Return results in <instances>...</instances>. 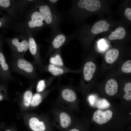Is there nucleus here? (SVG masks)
<instances>
[{"label": "nucleus", "mask_w": 131, "mask_h": 131, "mask_svg": "<svg viewBox=\"0 0 131 131\" xmlns=\"http://www.w3.org/2000/svg\"><path fill=\"white\" fill-rule=\"evenodd\" d=\"M32 5L43 16L46 26L55 31L60 28L64 16L57 7L51 6L44 0H35Z\"/></svg>", "instance_id": "nucleus-1"}, {"label": "nucleus", "mask_w": 131, "mask_h": 131, "mask_svg": "<svg viewBox=\"0 0 131 131\" xmlns=\"http://www.w3.org/2000/svg\"><path fill=\"white\" fill-rule=\"evenodd\" d=\"M31 5L24 21L14 25L15 30L21 34H25L26 31H29L33 35L46 26L42 16Z\"/></svg>", "instance_id": "nucleus-2"}, {"label": "nucleus", "mask_w": 131, "mask_h": 131, "mask_svg": "<svg viewBox=\"0 0 131 131\" xmlns=\"http://www.w3.org/2000/svg\"><path fill=\"white\" fill-rule=\"evenodd\" d=\"M9 64L11 71L20 74L32 81L39 79L35 63L26 60L24 57L12 55Z\"/></svg>", "instance_id": "nucleus-3"}, {"label": "nucleus", "mask_w": 131, "mask_h": 131, "mask_svg": "<svg viewBox=\"0 0 131 131\" xmlns=\"http://www.w3.org/2000/svg\"><path fill=\"white\" fill-rule=\"evenodd\" d=\"M59 91L57 97L53 101L52 105L73 112L75 110L77 97L72 84L57 87Z\"/></svg>", "instance_id": "nucleus-4"}, {"label": "nucleus", "mask_w": 131, "mask_h": 131, "mask_svg": "<svg viewBox=\"0 0 131 131\" xmlns=\"http://www.w3.org/2000/svg\"><path fill=\"white\" fill-rule=\"evenodd\" d=\"M51 111L53 116L52 121L53 126L61 131H66L75 123V120L73 112L51 105Z\"/></svg>", "instance_id": "nucleus-5"}, {"label": "nucleus", "mask_w": 131, "mask_h": 131, "mask_svg": "<svg viewBox=\"0 0 131 131\" xmlns=\"http://www.w3.org/2000/svg\"><path fill=\"white\" fill-rule=\"evenodd\" d=\"M34 0H0V8L6 11L12 19L22 15L27 7L32 4Z\"/></svg>", "instance_id": "nucleus-6"}, {"label": "nucleus", "mask_w": 131, "mask_h": 131, "mask_svg": "<svg viewBox=\"0 0 131 131\" xmlns=\"http://www.w3.org/2000/svg\"><path fill=\"white\" fill-rule=\"evenodd\" d=\"M72 39L71 34L66 35L61 31L60 28L55 31L51 30L49 37L46 40L48 43L49 47L44 60H45L54 51L62 48Z\"/></svg>", "instance_id": "nucleus-7"}, {"label": "nucleus", "mask_w": 131, "mask_h": 131, "mask_svg": "<svg viewBox=\"0 0 131 131\" xmlns=\"http://www.w3.org/2000/svg\"><path fill=\"white\" fill-rule=\"evenodd\" d=\"M4 40L8 45L13 56L24 57L28 49V37L26 33L6 38Z\"/></svg>", "instance_id": "nucleus-8"}, {"label": "nucleus", "mask_w": 131, "mask_h": 131, "mask_svg": "<svg viewBox=\"0 0 131 131\" xmlns=\"http://www.w3.org/2000/svg\"><path fill=\"white\" fill-rule=\"evenodd\" d=\"M25 33L27 35L28 37V49L34 59V62L37 66V68L40 72H41L44 65L41 59L40 53L41 45L37 42L29 31H26Z\"/></svg>", "instance_id": "nucleus-9"}, {"label": "nucleus", "mask_w": 131, "mask_h": 131, "mask_svg": "<svg viewBox=\"0 0 131 131\" xmlns=\"http://www.w3.org/2000/svg\"><path fill=\"white\" fill-rule=\"evenodd\" d=\"M96 66L93 61L87 59L84 63L81 73L82 74L80 86L83 88L92 79L96 69Z\"/></svg>", "instance_id": "nucleus-10"}, {"label": "nucleus", "mask_w": 131, "mask_h": 131, "mask_svg": "<svg viewBox=\"0 0 131 131\" xmlns=\"http://www.w3.org/2000/svg\"><path fill=\"white\" fill-rule=\"evenodd\" d=\"M2 43L0 46V79L1 82L16 81L11 73L9 64L6 61L3 51Z\"/></svg>", "instance_id": "nucleus-11"}, {"label": "nucleus", "mask_w": 131, "mask_h": 131, "mask_svg": "<svg viewBox=\"0 0 131 131\" xmlns=\"http://www.w3.org/2000/svg\"><path fill=\"white\" fill-rule=\"evenodd\" d=\"M38 117H33L29 120V127L31 131H52V121L49 120L45 122Z\"/></svg>", "instance_id": "nucleus-12"}, {"label": "nucleus", "mask_w": 131, "mask_h": 131, "mask_svg": "<svg viewBox=\"0 0 131 131\" xmlns=\"http://www.w3.org/2000/svg\"><path fill=\"white\" fill-rule=\"evenodd\" d=\"M45 72L50 74L52 76L58 77L65 74L69 73H78L80 71L72 70L67 67H63L49 63L44 65L41 72Z\"/></svg>", "instance_id": "nucleus-13"}, {"label": "nucleus", "mask_w": 131, "mask_h": 131, "mask_svg": "<svg viewBox=\"0 0 131 131\" xmlns=\"http://www.w3.org/2000/svg\"><path fill=\"white\" fill-rule=\"evenodd\" d=\"M72 4L82 8H85L87 11L92 12L98 10L101 7L100 1L98 0H80L78 1L72 0Z\"/></svg>", "instance_id": "nucleus-14"}, {"label": "nucleus", "mask_w": 131, "mask_h": 131, "mask_svg": "<svg viewBox=\"0 0 131 131\" xmlns=\"http://www.w3.org/2000/svg\"><path fill=\"white\" fill-rule=\"evenodd\" d=\"M112 115V112L110 110L103 111L98 110L94 113L93 118L95 123L102 124L108 122L111 119Z\"/></svg>", "instance_id": "nucleus-15"}, {"label": "nucleus", "mask_w": 131, "mask_h": 131, "mask_svg": "<svg viewBox=\"0 0 131 131\" xmlns=\"http://www.w3.org/2000/svg\"><path fill=\"white\" fill-rule=\"evenodd\" d=\"M56 89V87H51L46 90L34 94L32 96L30 104L31 106L32 107L38 106L41 102L45 97Z\"/></svg>", "instance_id": "nucleus-16"}, {"label": "nucleus", "mask_w": 131, "mask_h": 131, "mask_svg": "<svg viewBox=\"0 0 131 131\" xmlns=\"http://www.w3.org/2000/svg\"><path fill=\"white\" fill-rule=\"evenodd\" d=\"M61 48L55 50L49 56V63L59 66L66 67L62 57L61 53Z\"/></svg>", "instance_id": "nucleus-17"}, {"label": "nucleus", "mask_w": 131, "mask_h": 131, "mask_svg": "<svg viewBox=\"0 0 131 131\" xmlns=\"http://www.w3.org/2000/svg\"><path fill=\"white\" fill-rule=\"evenodd\" d=\"M56 77L51 76L46 78L37 80L36 83V90L38 92L43 91L51 84Z\"/></svg>", "instance_id": "nucleus-18"}, {"label": "nucleus", "mask_w": 131, "mask_h": 131, "mask_svg": "<svg viewBox=\"0 0 131 131\" xmlns=\"http://www.w3.org/2000/svg\"><path fill=\"white\" fill-rule=\"evenodd\" d=\"M110 26L106 20H100L94 24L90 31L94 34H98L108 30Z\"/></svg>", "instance_id": "nucleus-19"}, {"label": "nucleus", "mask_w": 131, "mask_h": 131, "mask_svg": "<svg viewBox=\"0 0 131 131\" xmlns=\"http://www.w3.org/2000/svg\"><path fill=\"white\" fill-rule=\"evenodd\" d=\"M118 84L115 79H111L106 82L105 86V91L107 94L113 96L116 94L118 90Z\"/></svg>", "instance_id": "nucleus-20"}, {"label": "nucleus", "mask_w": 131, "mask_h": 131, "mask_svg": "<svg viewBox=\"0 0 131 131\" xmlns=\"http://www.w3.org/2000/svg\"><path fill=\"white\" fill-rule=\"evenodd\" d=\"M119 55V51L117 49H111L108 51L105 54V61L108 64H112L117 60Z\"/></svg>", "instance_id": "nucleus-21"}, {"label": "nucleus", "mask_w": 131, "mask_h": 131, "mask_svg": "<svg viewBox=\"0 0 131 131\" xmlns=\"http://www.w3.org/2000/svg\"><path fill=\"white\" fill-rule=\"evenodd\" d=\"M126 32L125 29L123 27H119L117 28L108 36L110 40L122 39L125 37Z\"/></svg>", "instance_id": "nucleus-22"}, {"label": "nucleus", "mask_w": 131, "mask_h": 131, "mask_svg": "<svg viewBox=\"0 0 131 131\" xmlns=\"http://www.w3.org/2000/svg\"><path fill=\"white\" fill-rule=\"evenodd\" d=\"M33 96L31 90H28L25 92L23 95L24 103L25 106L28 107L30 106Z\"/></svg>", "instance_id": "nucleus-23"}, {"label": "nucleus", "mask_w": 131, "mask_h": 131, "mask_svg": "<svg viewBox=\"0 0 131 131\" xmlns=\"http://www.w3.org/2000/svg\"><path fill=\"white\" fill-rule=\"evenodd\" d=\"M12 19L7 14H5L0 18V28L9 27Z\"/></svg>", "instance_id": "nucleus-24"}, {"label": "nucleus", "mask_w": 131, "mask_h": 131, "mask_svg": "<svg viewBox=\"0 0 131 131\" xmlns=\"http://www.w3.org/2000/svg\"><path fill=\"white\" fill-rule=\"evenodd\" d=\"M124 90L125 93L123 98L125 100H128L131 99V82H130L127 83L125 85Z\"/></svg>", "instance_id": "nucleus-25"}, {"label": "nucleus", "mask_w": 131, "mask_h": 131, "mask_svg": "<svg viewBox=\"0 0 131 131\" xmlns=\"http://www.w3.org/2000/svg\"><path fill=\"white\" fill-rule=\"evenodd\" d=\"M121 69L122 71L124 73H131V60H129L125 61L122 66Z\"/></svg>", "instance_id": "nucleus-26"}, {"label": "nucleus", "mask_w": 131, "mask_h": 131, "mask_svg": "<svg viewBox=\"0 0 131 131\" xmlns=\"http://www.w3.org/2000/svg\"><path fill=\"white\" fill-rule=\"evenodd\" d=\"M98 103V106L99 108H107L110 105L107 100L104 99L99 100Z\"/></svg>", "instance_id": "nucleus-27"}, {"label": "nucleus", "mask_w": 131, "mask_h": 131, "mask_svg": "<svg viewBox=\"0 0 131 131\" xmlns=\"http://www.w3.org/2000/svg\"><path fill=\"white\" fill-rule=\"evenodd\" d=\"M59 1L58 0H47L46 1L50 6L53 7H56L57 4Z\"/></svg>", "instance_id": "nucleus-28"}, {"label": "nucleus", "mask_w": 131, "mask_h": 131, "mask_svg": "<svg viewBox=\"0 0 131 131\" xmlns=\"http://www.w3.org/2000/svg\"><path fill=\"white\" fill-rule=\"evenodd\" d=\"M125 16L129 20L131 21V9L130 8H127L125 11Z\"/></svg>", "instance_id": "nucleus-29"}, {"label": "nucleus", "mask_w": 131, "mask_h": 131, "mask_svg": "<svg viewBox=\"0 0 131 131\" xmlns=\"http://www.w3.org/2000/svg\"><path fill=\"white\" fill-rule=\"evenodd\" d=\"M99 47L102 49H103L105 47V44L103 40L100 41L99 42Z\"/></svg>", "instance_id": "nucleus-30"}, {"label": "nucleus", "mask_w": 131, "mask_h": 131, "mask_svg": "<svg viewBox=\"0 0 131 131\" xmlns=\"http://www.w3.org/2000/svg\"><path fill=\"white\" fill-rule=\"evenodd\" d=\"M72 126L66 131H80L77 128L74 127H73Z\"/></svg>", "instance_id": "nucleus-31"}, {"label": "nucleus", "mask_w": 131, "mask_h": 131, "mask_svg": "<svg viewBox=\"0 0 131 131\" xmlns=\"http://www.w3.org/2000/svg\"><path fill=\"white\" fill-rule=\"evenodd\" d=\"M89 101L91 104H93L94 102V98L92 96H90L89 97Z\"/></svg>", "instance_id": "nucleus-32"}, {"label": "nucleus", "mask_w": 131, "mask_h": 131, "mask_svg": "<svg viewBox=\"0 0 131 131\" xmlns=\"http://www.w3.org/2000/svg\"><path fill=\"white\" fill-rule=\"evenodd\" d=\"M0 101H1L2 100L3 98V97L2 95L1 94V90H3L4 89H1V88H0Z\"/></svg>", "instance_id": "nucleus-33"}, {"label": "nucleus", "mask_w": 131, "mask_h": 131, "mask_svg": "<svg viewBox=\"0 0 131 131\" xmlns=\"http://www.w3.org/2000/svg\"><path fill=\"white\" fill-rule=\"evenodd\" d=\"M2 36L0 34V46L3 43L2 41Z\"/></svg>", "instance_id": "nucleus-34"}, {"label": "nucleus", "mask_w": 131, "mask_h": 131, "mask_svg": "<svg viewBox=\"0 0 131 131\" xmlns=\"http://www.w3.org/2000/svg\"><path fill=\"white\" fill-rule=\"evenodd\" d=\"M5 131H12L11 129H7Z\"/></svg>", "instance_id": "nucleus-35"}, {"label": "nucleus", "mask_w": 131, "mask_h": 131, "mask_svg": "<svg viewBox=\"0 0 131 131\" xmlns=\"http://www.w3.org/2000/svg\"><path fill=\"white\" fill-rule=\"evenodd\" d=\"M1 13H2V11H1V9L0 8V15L1 14Z\"/></svg>", "instance_id": "nucleus-36"}]
</instances>
